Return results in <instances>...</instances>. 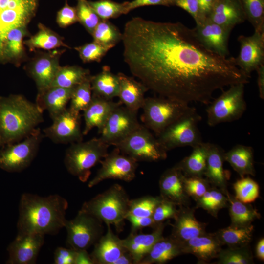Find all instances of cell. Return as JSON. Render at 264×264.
<instances>
[{"instance_id":"cell-60","label":"cell","mask_w":264,"mask_h":264,"mask_svg":"<svg viewBox=\"0 0 264 264\" xmlns=\"http://www.w3.org/2000/svg\"><path fill=\"white\" fill-rule=\"evenodd\" d=\"M256 256L259 260H264V239L261 238L257 242L256 246Z\"/></svg>"},{"instance_id":"cell-1","label":"cell","mask_w":264,"mask_h":264,"mask_svg":"<svg viewBox=\"0 0 264 264\" xmlns=\"http://www.w3.org/2000/svg\"><path fill=\"white\" fill-rule=\"evenodd\" d=\"M122 41L132 74L159 96L208 104L215 91L249 82L235 58L209 50L179 22L134 17L125 24Z\"/></svg>"},{"instance_id":"cell-56","label":"cell","mask_w":264,"mask_h":264,"mask_svg":"<svg viewBox=\"0 0 264 264\" xmlns=\"http://www.w3.org/2000/svg\"><path fill=\"white\" fill-rule=\"evenodd\" d=\"M202 15L207 18L212 10L215 0H197Z\"/></svg>"},{"instance_id":"cell-51","label":"cell","mask_w":264,"mask_h":264,"mask_svg":"<svg viewBox=\"0 0 264 264\" xmlns=\"http://www.w3.org/2000/svg\"><path fill=\"white\" fill-rule=\"evenodd\" d=\"M78 22L76 8L66 2L57 13L56 22L61 28L67 27Z\"/></svg>"},{"instance_id":"cell-37","label":"cell","mask_w":264,"mask_h":264,"mask_svg":"<svg viewBox=\"0 0 264 264\" xmlns=\"http://www.w3.org/2000/svg\"><path fill=\"white\" fill-rule=\"evenodd\" d=\"M90 76L88 69L78 66H60L50 87H74Z\"/></svg>"},{"instance_id":"cell-43","label":"cell","mask_w":264,"mask_h":264,"mask_svg":"<svg viewBox=\"0 0 264 264\" xmlns=\"http://www.w3.org/2000/svg\"><path fill=\"white\" fill-rule=\"evenodd\" d=\"M90 77L74 87L69 108L76 112L83 111L91 100Z\"/></svg>"},{"instance_id":"cell-8","label":"cell","mask_w":264,"mask_h":264,"mask_svg":"<svg viewBox=\"0 0 264 264\" xmlns=\"http://www.w3.org/2000/svg\"><path fill=\"white\" fill-rule=\"evenodd\" d=\"M244 85L239 83L230 86L211 103L206 109L208 125L212 127L232 122L242 116L246 109Z\"/></svg>"},{"instance_id":"cell-15","label":"cell","mask_w":264,"mask_h":264,"mask_svg":"<svg viewBox=\"0 0 264 264\" xmlns=\"http://www.w3.org/2000/svg\"><path fill=\"white\" fill-rule=\"evenodd\" d=\"M65 49L36 53L24 66L28 76L35 82L38 92L48 88L60 67L59 60Z\"/></svg>"},{"instance_id":"cell-30","label":"cell","mask_w":264,"mask_h":264,"mask_svg":"<svg viewBox=\"0 0 264 264\" xmlns=\"http://www.w3.org/2000/svg\"><path fill=\"white\" fill-rule=\"evenodd\" d=\"M183 254L182 244L170 236L159 240L139 264H164Z\"/></svg>"},{"instance_id":"cell-2","label":"cell","mask_w":264,"mask_h":264,"mask_svg":"<svg viewBox=\"0 0 264 264\" xmlns=\"http://www.w3.org/2000/svg\"><path fill=\"white\" fill-rule=\"evenodd\" d=\"M68 206L67 200L58 194L41 197L23 193L20 201L18 234H57L65 227Z\"/></svg>"},{"instance_id":"cell-58","label":"cell","mask_w":264,"mask_h":264,"mask_svg":"<svg viewBox=\"0 0 264 264\" xmlns=\"http://www.w3.org/2000/svg\"><path fill=\"white\" fill-rule=\"evenodd\" d=\"M75 264H94V263L87 250H82L77 251Z\"/></svg>"},{"instance_id":"cell-48","label":"cell","mask_w":264,"mask_h":264,"mask_svg":"<svg viewBox=\"0 0 264 264\" xmlns=\"http://www.w3.org/2000/svg\"><path fill=\"white\" fill-rule=\"evenodd\" d=\"M80 59L83 63L99 62L111 48L94 41L83 45L75 47Z\"/></svg>"},{"instance_id":"cell-24","label":"cell","mask_w":264,"mask_h":264,"mask_svg":"<svg viewBox=\"0 0 264 264\" xmlns=\"http://www.w3.org/2000/svg\"><path fill=\"white\" fill-rule=\"evenodd\" d=\"M107 232L94 244L90 254L94 264H113L124 252L127 251L120 239L112 231L109 224H106Z\"/></svg>"},{"instance_id":"cell-57","label":"cell","mask_w":264,"mask_h":264,"mask_svg":"<svg viewBox=\"0 0 264 264\" xmlns=\"http://www.w3.org/2000/svg\"><path fill=\"white\" fill-rule=\"evenodd\" d=\"M258 73V86L259 96L262 99H264V65H261L257 69Z\"/></svg>"},{"instance_id":"cell-52","label":"cell","mask_w":264,"mask_h":264,"mask_svg":"<svg viewBox=\"0 0 264 264\" xmlns=\"http://www.w3.org/2000/svg\"><path fill=\"white\" fill-rule=\"evenodd\" d=\"M174 4L189 13L194 19L196 25L202 23L207 19L202 15L197 0H176Z\"/></svg>"},{"instance_id":"cell-10","label":"cell","mask_w":264,"mask_h":264,"mask_svg":"<svg viewBox=\"0 0 264 264\" xmlns=\"http://www.w3.org/2000/svg\"><path fill=\"white\" fill-rule=\"evenodd\" d=\"M201 119L195 109L167 127L157 138L167 151L178 147L196 146L203 142L198 126Z\"/></svg>"},{"instance_id":"cell-23","label":"cell","mask_w":264,"mask_h":264,"mask_svg":"<svg viewBox=\"0 0 264 264\" xmlns=\"http://www.w3.org/2000/svg\"><path fill=\"white\" fill-rule=\"evenodd\" d=\"M222 246L214 233L206 232L182 243V249L183 254L194 255L198 264H208L217 258Z\"/></svg>"},{"instance_id":"cell-19","label":"cell","mask_w":264,"mask_h":264,"mask_svg":"<svg viewBox=\"0 0 264 264\" xmlns=\"http://www.w3.org/2000/svg\"><path fill=\"white\" fill-rule=\"evenodd\" d=\"M232 28L223 26L207 18L202 23L193 28L199 41L208 49L220 56L229 54L228 42Z\"/></svg>"},{"instance_id":"cell-38","label":"cell","mask_w":264,"mask_h":264,"mask_svg":"<svg viewBox=\"0 0 264 264\" xmlns=\"http://www.w3.org/2000/svg\"><path fill=\"white\" fill-rule=\"evenodd\" d=\"M195 201L196 208H202L214 217H217L220 210L228 206L227 196L219 189L212 186Z\"/></svg>"},{"instance_id":"cell-45","label":"cell","mask_w":264,"mask_h":264,"mask_svg":"<svg viewBox=\"0 0 264 264\" xmlns=\"http://www.w3.org/2000/svg\"><path fill=\"white\" fill-rule=\"evenodd\" d=\"M159 196H147L130 199L127 215L137 217H152L154 209L162 201Z\"/></svg>"},{"instance_id":"cell-14","label":"cell","mask_w":264,"mask_h":264,"mask_svg":"<svg viewBox=\"0 0 264 264\" xmlns=\"http://www.w3.org/2000/svg\"><path fill=\"white\" fill-rule=\"evenodd\" d=\"M137 112L121 104L116 107L99 133L100 138L109 146L122 141L141 126Z\"/></svg>"},{"instance_id":"cell-3","label":"cell","mask_w":264,"mask_h":264,"mask_svg":"<svg viewBox=\"0 0 264 264\" xmlns=\"http://www.w3.org/2000/svg\"><path fill=\"white\" fill-rule=\"evenodd\" d=\"M43 112L22 94L0 96V148L20 141L44 122Z\"/></svg>"},{"instance_id":"cell-34","label":"cell","mask_w":264,"mask_h":264,"mask_svg":"<svg viewBox=\"0 0 264 264\" xmlns=\"http://www.w3.org/2000/svg\"><path fill=\"white\" fill-rule=\"evenodd\" d=\"M209 143L202 142L192 147L191 154L176 164L185 176L204 177Z\"/></svg>"},{"instance_id":"cell-32","label":"cell","mask_w":264,"mask_h":264,"mask_svg":"<svg viewBox=\"0 0 264 264\" xmlns=\"http://www.w3.org/2000/svg\"><path fill=\"white\" fill-rule=\"evenodd\" d=\"M224 158L241 177L245 175H255L253 150L251 147L237 144L224 152Z\"/></svg>"},{"instance_id":"cell-25","label":"cell","mask_w":264,"mask_h":264,"mask_svg":"<svg viewBox=\"0 0 264 264\" xmlns=\"http://www.w3.org/2000/svg\"><path fill=\"white\" fill-rule=\"evenodd\" d=\"M74 87H49L38 92L35 103L43 112L46 110L53 119L67 108Z\"/></svg>"},{"instance_id":"cell-21","label":"cell","mask_w":264,"mask_h":264,"mask_svg":"<svg viewBox=\"0 0 264 264\" xmlns=\"http://www.w3.org/2000/svg\"><path fill=\"white\" fill-rule=\"evenodd\" d=\"M177 210L172 224V229L170 235L181 243L206 233L207 223L198 221L195 216V208L189 206H181Z\"/></svg>"},{"instance_id":"cell-5","label":"cell","mask_w":264,"mask_h":264,"mask_svg":"<svg viewBox=\"0 0 264 264\" xmlns=\"http://www.w3.org/2000/svg\"><path fill=\"white\" fill-rule=\"evenodd\" d=\"M110 146L100 137L71 143L66 150L64 164L67 171L82 182H86L91 169L109 153Z\"/></svg>"},{"instance_id":"cell-29","label":"cell","mask_w":264,"mask_h":264,"mask_svg":"<svg viewBox=\"0 0 264 264\" xmlns=\"http://www.w3.org/2000/svg\"><path fill=\"white\" fill-rule=\"evenodd\" d=\"M28 34L27 26L16 28L8 33L3 46L2 64L20 66L26 57L23 38Z\"/></svg>"},{"instance_id":"cell-46","label":"cell","mask_w":264,"mask_h":264,"mask_svg":"<svg viewBox=\"0 0 264 264\" xmlns=\"http://www.w3.org/2000/svg\"><path fill=\"white\" fill-rule=\"evenodd\" d=\"M246 19L255 30H264V0H240Z\"/></svg>"},{"instance_id":"cell-6","label":"cell","mask_w":264,"mask_h":264,"mask_svg":"<svg viewBox=\"0 0 264 264\" xmlns=\"http://www.w3.org/2000/svg\"><path fill=\"white\" fill-rule=\"evenodd\" d=\"M141 109L142 122L156 136L175 121L196 109L188 103L161 96L145 98Z\"/></svg>"},{"instance_id":"cell-22","label":"cell","mask_w":264,"mask_h":264,"mask_svg":"<svg viewBox=\"0 0 264 264\" xmlns=\"http://www.w3.org/2000/svg\"><path fill=\"white\" fill-rule=\"evenodd\" d=\"M224 150L217 144L209 143L204 178L212 187L220 190L226 196L230 173L224 169Z\"/></svg>"},{"instance_id":"cell-4","label":"cell","mask_w":264,"mask_h":264,"mask_svg":"<svg viewBox=\"0 0 264 264\" xmlns=\"http://www.w3.org/2000/svg\"><path fill=\"white\" fill-rule=\"evenodd\" d=\"M130 198L124 188L115 184L84 202L81 210L120 231L127 216Z\"/></svg>"},{"instance_id":"cell-20","label":"cell","mask_w":264,"mask_h":264,"mask_svg":"<svg viewBox=\"0 0 264 264\" xmlns=\"http://www.w3.org/2000/svg\"><path fill=\"white\" fill-rule=\"evenodd\" d=\"M184 177L181 170L176 165L162 174L159 185L160 196L163 200L178 206H189L190 197L185 191Z\"/></svg>"},{"instance_id":"cell-31","label":"cell","mask_w":264,"mask_h":264,"mask_svg":"<svg viewBox=\"0 0 264 264\" xmlns=\"http://www.w3.org/2000/svg\"><path fill=\"white\" fill-rule=\"evenodd\" d=\"M92 96L112 100L118 97L119 89L118 76L113 73L108 66H104L102 71L91 76Z\"/></svg>"},{"instance_id":"cell-18","label":"cell","mask_w":264,"mask_h":264,"mask_svg":"<svg viewBox=\"0 0 264 264\" xmlns=\"http://www.w3.org/2000/svg\"><path fill=\"white\" fill-rule=\"evenodd\" d=\"M44 235L17 234L8 247V264H33L44 242Z\"/></svg>"},{"instance_id":"cell-54","label":"cell","mask_w":264,"mask_h":264,"mask_svg":"<svg viewBox=\"0 0 264 264\" xmlns=\"http://www.w3.org/2000/svg\"><path fill=\"white\" fill-rule=\"evenodd\" d=\"M126 220H127L131 224V232H136L138 230L145 227H156L159 223L154 222L152 217H137L132 215H127Z\"/></svg>"},{"instance_id":"cell-16","label":"cell","mask_w":264,"mask_h":264,"mask_svg":"<svg viewBox=\"0 0 264 264\" xmlns=\"http://www.w3.org/2000/svg\"><path fill=\"white\" fill-rule=\"evenodd\" d=\"M81 115L69 108L52 119V124L43 130L44 135L56 144L82 141Z\"/></svg>"},{"instance_id":"cell-7","label":"cell","mask_w":264,"mask_h":264,"mask_svg":"<svg viewBox=\"0 0 264 264\" xmlns=\"http://www.w3.org/2000/svg\"><path fill=\"white\" fill-rule=\"evenodd\" d=\"M114 146L137 162H156L167 156V151L150 130L142 125Z\"/></svg>"},{"instance_id":"cell-13","label":"cell","mask_w":264,"mask_h":264,"mask_svg":"<svg viewBox=\"0 0 264 264\" xmlns=\"http://www.w3.org/2000/svg\"><path fill=\"white\" fill-rule=\"evenodd\" d=\"M99 163L101 165V167L95 176L88 182V187L89 188L108 179L130 182L135 177L137 161L122 153L117 148L108 153Z\"/></svg>"},{"instance_id":"cell-9","label":"cell","mask_w":264,"mask_h":264,"mask_svg":"<svg viewBox=\"0 0 264 264\" xmlns=\"http://www.w3.org/2000/svg\"><path fill=\"white\" fill-rule=\"evenodd\" d=\"M44 135L39 128L21 142L6 145L0 149V168L8 172H19L28 167L37 155Z\"/></svg>"},{"instance_id":"cell-61","label":"cell","mask_w":264,"mask_h":264,"mask_svg":"<svg viewBox=\"0 0 264 264\" xmlns=\"http://www.w3.org/2000/svg\"><path fill=\"white\" fill-rule=\"evenodd\" d=\"M176 0H167L170 5L174 4Z\"/></svg>"},{"instance_id":"cell-17","label":"cell","mask_w":264,"mask_h":264,"mask_svg":"<svg viewBox=\"0 0 264 264\" xmlns=\"http://www.w3.org/2000/svg\"><path fill=\"white\" fill-rule=\"evenodd\" d=\"M240 51L235 58L236 65L249 78L264 62V30H255L249 36L240 35Z\"/></svg>"},{"instance_id":"cell-33","label":"cell","mask_w":264,"mask_h":264,"mask_svg":"<svg viewBox=\"0 0 264 264\" xmlns=\"http://www.w3.org/2000/svg\"><path fill=\"white\" fill-rule=\"evenodd\" d=\"M37 32L29 39L23 41L24 45L30 51L37 49L52 50L60 47L70 49L64 42V38L42 23L38 24Z\"/></svg>"},{"instance_id":"cell-40","label":"cell","mask_w":264,"mask_h":264,"mask_svg":"<svg viewBox=\"0 0 264 264\" xmlns=\"http://www.w3.org/2000/svg\"><path fill=\"white\" fill-rule=\"evenodd\" d=\"M217 264H252L253 257L249 245L243 247L222 249L217 258Z\"/></svg>"},{"instance_id":"cell-27","label":"cell","mask_w":264,"mask_h":264,"mask_svg":"<svg viewBox=\"0 0 264 264\" xmlns=\"http://www.w3.org/2000/svg\"><path fill=\"white\" fill-rule=\"evenodd\" d=\"M207 18L218 24L232 28L246 19L240 0H215Z\"/></svg>"},{"instance_id":"cell-50","label":"cell","mask_w":264,"mask_h":264,"mask_svg":"<svg viewBox=\"0 0 264 264\" xmlns=\"http://www.w3.org/2000/svg\"><path fill=\"white\" fill-rule=\"evenodd\" d=\"M176 206V205L162 199L154 209L152 217L156 223L169 219H174L178 210Z\"/></svg>"},{"instance_id":"cell-55","label":"cell","mask_w":264,"mask_h":264,"mask_svg":"<svg viewBox=\"0 0 264 264\" xmlns=\"http://www.w3.org/2000/svg\"><path fill=\"white\" fill-rule=\"evenodd\" d=\"M162 5L168 6L169 3L167 0H134L128 2L127 11L130 12L135 8L149 5Z\"/></svg>"},{"instance_id":"cell-47","label":"cell","mask_w":264,"mask_h":264,"mask_svg":"<svg viewBox=\"0 0 264 264\" xmlns=\"http://www.w3.org/2000/svg\"><path fill=\"white\" fill-rule=\"evenodd\" d=\"M77 1L76 9L78 22L91 35L101 19L89 4L88 1L86 0H77Z\"/></svg>"},{"instance_id":"cell-12","label":"cell","mask_w":264,"mask_h":264,"mask_svg":"<svg viewBox=\"0 0 264 264\" xmlns=\"http://www.w3.org/2000/svg\"><path fill=\"white\" fill-rule=\"evenodd\" d=\"M38 0H0V64L6 37L12 30L27 26L33 18Z\"/></svg>"},{"instance_id":"cell-44","label":"cell","mask_w":264,"mask_h":264,"mask_svg":"<svg viewBox=\"0 0 264 264\" xmlns=\"http://www.w3.org/2000/svg\"><path fill=\"white\" fill-rule=\"evenodd\" d=\"M235 197L240 201L250 203L259 196V186L250 177H242L233 184Z\"/></svg>"},{"instance_id":"cell-35","label":"cell","mask_w":264,"mask_h":264,"mask_svg":"<svg viewBox=\"0 0 264 264\" xmlns=\"http://www.w3.org/2000/svg\"><path fill=\"white\" fill-rule=\"evenodd\" d=\"M227 197L231 219L230 225L247 226L252 224V222L260 218L261 214L250 203L242 202L230 193Z\"/></svg>"},{"instance_id":"cell-39","label":"cell","mask_w":264,"mask_h":264,"mask_svg":"<svg viewBox=\"0 0 264 264\" xmlns=\"http://www.w3.org/2000/svg\"><path fill=\"white\" fill-rule=\"evenodd\" d=\"M91 35L94 41L110 48L122 39L119 29L108 20H101Z\"/></svg>"},{"instance_id":"cell-42","label":"cell","mask_w":264,"mask_h":264,"mask_svg":"<svg viewBox=\"0 0 264 264\" xmlns=\"http://www.w3.org/2000/svg\"><path fill=\"white\" fill-rule=\"evenodd\" d=\"M168 222L169 221L160 223L151 233L138 234L136 232H131L125 239L138 246L145 255L153 246L163 237L164 228Z\"/></svg>"},{"instance_id":"cell-11","label":"cell","mask_w":264,"mask_h":264,"mask_svg":"<svg viewBox=\"0 0 264 264\" xmlns=\"http://www.w3.org/2000/svg\"><path fill=\"white\" fill-rule=\"evenodd\" d=\"M103 222L80 210L76 217L66 220L65 227L67 231L66 244L75 250H87L103 235Z\"/></svg>"},{"instance_id":"cell-59","label":"cell","mask_w":264,"mask_h":264,"mask_svg":"<svg viewBox=\"0 0 264 264\" xmlns=\"http://www.w3.org/2000/svg\"><path fill=\"white\" fill-rule=\"evenodd\" d=\"M134 261L131 254L126 251L122 253L114 262L113 264H133Z\"/></svg>"},{"instance_id":"cell-28","label":"cell","mask_w":264,"mask_h":264,"mask_svg":"<svg viewBox=\"0 0 264 264\" xmlns=\"http://www.w3.org/2000/svg\"><path fill=\"white\" fill-rule=\"evenodd\" d=\"M119 81L118 97L119 102L127 108L138 111L141 109L144 101L145 93L148 90L140 81L122 73L117 74Z\"/></svg>"},{"instance_id":"cell-26","label":"cell","mask_w":264,"mask_h":264,"mask_svg":"<svg viewBox=\"0 0 264 264\" xmlns=\"http://www.w3.org/2000/svg\"><path fill=\"white\" fill-rule=\"evenodd\" d=\"M121 104L92 96L91 100L83 111L85 126L83 135L96 127L100 132L113 110ZM122 105V104H121Z\"/></svg>"},{"instance_id":"cell-49","label":"cell","mask_w":264,"mask_h":264,"mask_svg":"<svg viewBox=\"0 0 264 264\" xmlns=\"http://www.w3.org/2000/svg\"><path fill=\"white\" fill-rule=\"evenodd\" d=\"M183 183L186 193L195 201L202 197L211 187L203 177L184 176Z\"/></svg>"},{"instance_id":"cell-41","label":"cell","mask_w":264,"mask_h":264,"mask_svg":"<svg viewBox=\"0 0 264 264\" xmlns=\"http://www.w3.org/2000/svg\"><path fill=\"white\" fill-rule=\"evenodd\" d=\"M88 2L101 20L116 18L128 13V2L119 3L111 0H99Z\"/></svg>"},{"instance_id":"cell-53","label":"cell","mask_w":264,"mask_h":264,"mask_svg":"<svg viewBox=\"0 0 264 264\" xmlns=\"http://www.w3.org/2000/svg\"><path fill=\"white\" fill-rule=\"evenodd\" d=\"M77 251L71 248L57 247L54 253L55 264H75Z\"/></svg>"},{"instance_id":"cell-36","label":"cell","mask_w":264,"mask_h":264,"mask_svg":"<svg viewBox=\"0 0 264 264\" xmlns=\"http://www.w3.org/2000/svg\"><path fill=\"white\" fill-rule=\"evenodd\" d=\"M254 226L251 224L244 227L230 225L219 229L214 234L222 244L228 247L239 248L248 246L253 236Z\"/></svg>"}]
</instances>
